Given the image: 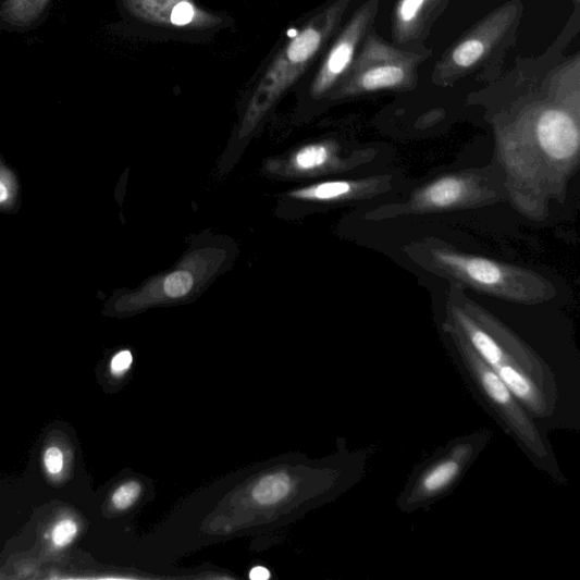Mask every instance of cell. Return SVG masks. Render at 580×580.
I'll use <instances>...</instances> for the list:
<instances>
[{
	"label": "cell",
	"instance_id": "6da1fadb",
	"mask_svg": "<svg viewBox=\"0 0 580 580\" xmlns=\"http://www.w3.org/2000/svg\"><path fill=\"white\" fill-rule=\"evenodd\" d=\"M571 65L551 78L548 96L522 106L510 125L498 129L508 196L539 214L544 196H554L579 160V73Z\"/></svg>",
	"mask_w": 580,
	"mask_h": 580
},
{
	"label": "cell",
	"instance_id": "7a4b0ae2",
	"mask_svg": "<svg viewBox=\"0 0 580 580\" xmlns=\"http://www.w3.org/2000/svg\"><path fill=\"white\" fill-rule=\"evenodd\" d=\"M404 252L410 261L451 285L494 298L534 306L557 296L555 285L531 269L468 255L437 238L412 242L404 247Z\"/></svg>",
	"mask_w": 580,
	"mask_h": 580
},
{
	"label": "cell",
	"instance_id": "3957f363",
	"mask_svg": "<svg viewBox=\"0 0 580 580\" xmlns=\"http://www.w3.org/2000/svg\"><path fill=\"white\" fill-rule=\"evenodd\" d=\"M351 0H334L323 7L272 59L248 101L239 127V140L250 136L272 107L312 66L338 30Z\"/></svg>",
	"mask_w": 580,
	"mask_h": 580
},
{
	"label": "cell",
	"instance_id": "277c9868",
	"mask_svg": "<svg viewBox=\"0 0 580 580\" xmlns=\"http://www.w3.org/2000/svg\"><path fill=\"white\" fill-rule=\"evenodd\" d=\"M503 169L493 165L447 174L411 192L408 200L386 205L367 213L381 221L412 214L451 212L492 206L508 198Z\"/></svg>",
	"mask_w": 580,
	"mask_h": 580
},
{
	"label": "cell",
	"instance_id": "5b68a950",
	"mask_svg": "<svg viewBox=\"0 0 580 580\" xmlns=\"http://www.w3.org/2000/svg\"><path fill=\"white\" fill-rule=\"evenodd\" d=\"M420 63L418 53L396 49L370 33L348 74L330 98L337 100L385 90H408L416 83Z\"/></svg>",
	"mask_w": 580,
	"mask_h": 580
},
{
	"label": "cell",
	"instance_id": "8992f818",
	"mask_svg": "<svg viewBox=\"0 0 580 580\" xmlns=\"http://www.w3.org/2000/svg\"><path fill=\"white\" fill-rule=\"evenodd\" d=\"M379 3L380 0H369L358 9L331 45L309 89L313 99L330 96L346 77L369 34Z\"/></svg>",
	"mask_w": 580,
	"mask_h": 580
},
{
	"label": "cell",
	"instance_id": "52a82bcc",
	"mask_svg": "<svg viewBox=\"0 0 580 580\" xmlns=\"http://www.w3.org/2000/svg\"><path fill=\"white\" fill-rule=\"evenodd\" d=\"M517 4H507L482 21L471 33L464 36L439 64L436 73L446 79L468 73L499 46L510 26L517 22Z\"/></svg>",
	"mask_w": 580,
	"mask_h": 580
},
{
	"label": "cell",
	"instance_id": "ba28073f",
	"mask_svg": "<svg viewBox=\"0 0 580 580\" xmlns=\"http://www.w3.org/2000/svg\"><path fill=\"white\" fill-rule=\"evenodd\" d=\"M221 260L223 254L213 250L192 254L177 269L151 281L140 292L135 293L128 306L141 309L153 304L185 298L214 272L215 263Z\"/></svg>",
	"mask_w": 580,
	"mask_h": 580
},
{
	"label": "cell",
	"instance_id": "9c48e42d",
	"mask_svg": "<svg viewBox=\"0 0 580 580\" xmlns=\"http://www.w3.org/2000/svg\"><path fill=\"white\" fill-rule=\"evenodd\" d=\"M343 152L335 141L316 143L304 146L287 159L269 161L267 170L280 176L314 177L353 170L373 158L372 150H355L348 156Z\"/></svg>",
	"mask_w": 580,
	"mask_h": 580
},
{
	"label": "cell",
	"instance_id": "30bf717a",
	"mask_svg": "<svg viewBox=\"0 0 580 580\" xmlns=\"http://www.w3.org/2000/svg\"><path fill=\"white\" fill-rule=\"evenodd\" d=\"M136 20L165 29L203 32L223 24L220 17L199 7L196 0H124Z\"/></svg>",
	"mask_w": 580,
	"mask_h": 580
},
{
	"label": "cell",
	"instance_id": "8fae6325",
	"mask_svg": "<svg viewBox=\"0 0 580 580\" xmlns=\"http://www.w3.org/2000/svg\"><path fill=\"white\" fill-rule=\"evenodd\" d=\"M394 177L371 176L361 180L329 181L301 187L288 193L287 197L309 202L337 203L366 200L391 190Z\"/></svg>",
	"mask_w": 580,
	"mask_h": 580
},
{
	"label": "cell",
	"instance_id": "7c38bea8",
	"mask_svg": "<svg viewBox=\"0 0 580 580\" xmlns=\"http://www.w3.org/2000/svg\"><path fill=\"white\" fill-rule=\"evenodd\" d=\"M435 0H398L395 11L396 40L405 42L416 35L435 10Z\"/></svg>",
	"mask_w": 580,
	"mask_h": 580
},
{
	"label": "cell",
	"instance_id": "4fadbf2b",
	"mask_svg": "<svg viewBox=\"0 0 580 580\" xmlns=\"http://www.w3.org/2000/svg\"><path fill=\"white\" fill-rule=\"evenodd\" d=\"M292 480L285 474L266 478L254 489V502L260 506L279 504L291 494Z\"/></svg>",
	"mask_w": 580,
	"mask_h": 580
},
{
	"label": "cell",
	"instance_id": "5bb4252c",
	"mask_svg": "<svg viewBox=\"0 0 580 580\" xmlns=\"http://www.w3.org/2000/svg\"><path fill=\"white\" fill-rule=\"evenodd\" d=\"M49 0H7L3 17L15 25H30L45 11Z\"/></svg>",
	"mask_w": 580,
	"mask_h": 580
},
{
	"label": "cell",
	"instance_id": "9a60e30c",
	"mask_svg": "<svg viewBox=\"0 0 580 580\" xmlns=\"http://www.w3.org/2000/svg\"><path fill=\"white\" fill-rule=\"evenodd\" d=\"M494 370L501 375L511 396L523 402H531L534 398L532 382L513 366L503 362Z\"/></svg>",
	"mask_w": 580,
	"mask_h": 580
},
{
	"label": "cell",
	"instance_id": "2e32d148",
	"mask_svg": "<svg viewBox=\"0 0 580 580\" xmlns=\"http://www.w3.org/2000/svg\"><path fill=\"white\" fill-rule=\"evenodd\" d=\"M459 473V465L454 460L441 462L432 469L422 482L427 493H435L448 486Z\"/></svg>",
	"mask_w": 580,
	"mask_h": 580
},
{
	"label": "cell",
	"instance_id": "e0dca14e",
	"mask_svg": "<svg viewBox=\"0 0 580 580\" xmlns=\"http://www.w3.org/2000/svg\"><path fill=\"white\" fill-rule=\"evenodd\" d=\"M481 382L486 395L501 406H508L511 403V394L505 382L494 369H486L481 373Z\"/></svg>",
	"mask_w": 580,
	"mask_h": 580
},
{
	"label": "cell",
	"instance_id": "ac0fdd59",
	"mask_svg": "<svg viewBox=\"0 0 580 580\" xmlns=\"http://www.w3.org/2000/svg\"><path fill=\"white\" fill-rule=\"evenodd\" d=\"M143 486L139 482L129 481L116 489L112 495V505L116 510L123 511L131 508L139 501Z\"/></svg>",
	"mask_w": 580,
	"mask_h": 580
},
{
	"label": "cell",
	"instance_id": "d6986e66",
	"mask_svg": "<svg viewBox=\"0 0 580 580\" xmlns=\"http://www.w3.org/2000/svg\"><path fill=\"white\" fill-rule=\"evenodd\" d=\"M78 534V525L71 518H63L54 523L51 530V543L57 548L70 545Z\"/></svg>",
	"mask_w": 580,
	"mask_h": 580
},
{
	"label": "cell",
	"instance_id": "ffe728a7",
	"mask_svg": "<svg viewBox=\"0 0 580 580\" xmlns=\"http://www.w3.org/2000/svg\"><path fill=\"white\" fill-rule=\"evenodd\" d=\"M64 464V454L59 447L52 446L46 451L44 455V466L49 476H60L63 472Z\"/></svg>",
	"mask_w": 580,
	"mask_h": 580
},
{
	"label": "cell",
	"instance_id": "44dd1931",
	"mask_svg": "<svg viewBox=\"0 0 580 580\" xmlns=\"http://www.w3.org/2000/svg\"><path fill=\"white\" fill-rule=\"evenodd\" d=\"M133 363V356L129 350H123L118 353L110 363V371L116 377H121L126 373Z\"/></svg>",
	"mask_w": 580,
	"mask_h": 580
},
{
	"label": "cell",
	"instance_id": "7402d4cb",
	"mask_svg": "<svg viewBox=\"0 0 580 580\" xmlns=\"http://www.w3.org/2000/svg\"><path fill=\"white\" fill-rule=\"evenodd\" d=\"M250 577L254 580H267L270 578V572L264 567H257L252 569Z\"/></svg>",
	"mask_w": 580,
	"mask_h": 580
},
{
	"label": "cell",
	"instance_id": "603a6c76",
	"mask_svg": "<svg viewBox=\"0 0 580 580\" xmlns=\"http://www.w3.org/2000/svg\"><path fill=\"white\" fill-rule=\"evenodd\" d=\"M8 199L9 189L2 182H0V202H5Z\"/></svg>",
	"mask_w": 580,
	"mask_h": 580
}]
</instances>
